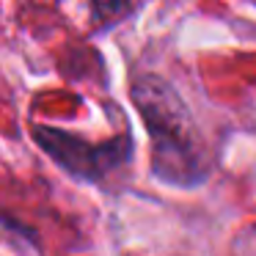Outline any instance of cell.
<instances>
[{
	"label": "cell",
	"instance_id": "1",
	"mask_svg": "<svg viewBox=\"0 0 256 256\" xmlns=\"http://www.w3.org/2000/svg\"><path fill=\"white\" fill-rule=\"evenodd\" d=\"M132 102L152 138V174L176 188L204 182L210 176V154L176 91L166 80L146 74L132 86Z\"/></svg>",
	"mask_w": 256,
	"mask_h": 256
},
{
	"label": "cell",
	"instance_id": "2",
	"mask_svg": "<svg viewBox=\"0 0 256 256\" xmlns=\"http://www.w3.org/2000/svg\"><path fill=\"white\" fill-rule=\"evenodd\" d=\"M34 138L66 174L83 179V182H102L110 171L124 166L132 152L130 138H113L102 146L78 138L72 132H64L56 127H36Z\"/></svg>",
	"mask_w": 256,
	"mask_h": 256
}]
</instances>
